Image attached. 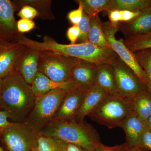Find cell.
I'll return each mask as SVG.
<instances>
[{
	"instance_id": "obj_20",
	"label": "cell",
	"mask_w": 151,
	"mask_h": 151,
	"mask_svg": "<svg viewBox=\"0 0 151 151\" xmlns=\"http://www.w3.org/2000/svg\"><path fill=\"white\" fill-rule=\"evenodd\" d=\"M16 12L23 6H31L37 11L39 17L44 20H52L55 16L51 9V0H14L12 1Z\"/></svg>"
},
{
	"instance_id": "obj_44",
	"label": "cell",
	"mask_w": 151,
	"mask_h": 151,
	"mask_svg": "<svg viewBox=\"0 0 151 151\" xmlns=\"http://www.w3.org/2000/svg\"><path fill=\"white\" fill-rule=\"evenodd\" d=\"M32 151H38L37 150V149L36 148H34L33 149V150H32Z\"/></svg>"
},
{
	"instance_id": "obj_32",
	"label": "cell",
	"mask_w": 151,
	"mask_h": 151,
	"mask_svg": "<svg viewBox=\"0 0 151 151\" xmlns=\"http://www.w3.org/2000/svg\"><path fill=\"white\" fill-rule=\"evenodd\" d=\"M35 23L31 20L21 19L17 22V28L20 33L29 32L36 28Z\"/></svg>"
},
{
	"instance_id": "obj_14",
	"label": "cell",
	"mask_w": 151,
	"mask_h": 151,
	"mask_svg": "<svg viewBox=\"0 0 151 151\" xmlns=\"http://www.w3.org/2000/svg\"><path fill=\"white\" fill-rule=\"evenodd\" d=\"M119 31L125 37L151 32V8L142 11L141 14L129 22H121Z\"/></svg>"
},
{
	"instance_id": "obj_35",
	"label": "cell",
	"mask_w": 151,
	"mask_h": 151,
	"mask_svg": "<svg viewBox=\"0 0 151 151\" xmlns=\"http://www.w3.org/2000/svg\"><path fill=\"white\" fill-rule=\"evenodd\" d=\"M97 151H129V149L126 143L113 147L106 146L101 143L97 148Z\"/></svg>"
},
{
	"instance_id": "obj_31",
	"label": "cell",
	"mask_w": 151,
	"mask_h": 151,
	"mask_svg": "<svg viewBox=\"0 0 151 151\" xmlns=\"http://www.w3.org/2000/svg\"><path fill=\"white\" fill-rule=\"evenodd\" d=\"M17 16L21 19H27L33 20L39 14L35 9L31 6L26 5L22 6L19 10Z\"/></svg>"
},
{
	"instance_id": "obj_21",
	"label": "cell",
	"mask_w": 151,
	"mask_h": 151,
	"mask_svg": "<svg viewBox=\"0 0 151 151\" xmlns=\"http://www.w3.org/2000/svg\"><path fill=\"white\" fill-rule=\"evenodd\" d=\"M131 109L143 122L151 115V93L147 88L131 100Z\"/></svg>"
},
{
	"instance_id": "obj_4",
	"label": "cell",
	"mask_w": 151,
	"mask_h": 151,
	"mask_svg": "<svg viewBox=\"0 0 151 151\" xmlns=\"http://www.w3.org/2000/svg\"><path fill=\"white\" fill-rule=\"evenodd\" d=\"M67 90L55 89L36 96L32 110L24 122L40 133L53 120Z\"/></svg>"
},
{
	"instance_id": "obj_41",
	"label": "cell",
	"mask_w": 151,
	"mask_h": 151,
	"mask_svg": "<svg viewBox=\"0 0 151 151\" xmlns=\"http://www.w3.org/2000/svg\"><path fill=\"white\" fill-rule=\"evenodd\" d=\"M129 151H142V150L138 147H135L128 148Z\"/></svg>"
},
{
	"instance_id": "obj_1",
	"label": "cell",
	"mask_w": 151,
	"mask_h": 151,
	"mask_svg": "<svg viewBox=\"0 0 151 151\" xmlns=\"http://www.w3.org/2000/svg\"><path fill=\"white\" fill-rule=\"evenodd\" d=\"M19 43L39 52H48L70 57L93 63L97 66L112 65L118 55L112 50L102 48L89 42L75 44H63L48 35L38 42L22 36Z\"/></svg>"
},
{
	"instance_id": "obj_17",
	"label": "cell",
	"mask_w": 151,
	"mask_h": 151,
	"mask_svg": "<svg viewBox=\"0 0 151 151\" xmlns=\"http://www.w3.org/2000/svg\"><path fill=\"white\" fill-rule=\"evenodd\" d=\"M145 126V122L131 109L120 127L126 134V144L128 148L138 147L140 137Z\"/></svg>"
},
{
	"instance_id": "obj_39",
	"label": "cell",
	"mask_w": 151,
	"mask_h": 151,
	"mask_svg": "<svg viewBox=\"0 0 151 151\" xmlns=\"http://www.w3.org/2000/svg\"><path fill=\"white\" fill-rule=\"evenodd\" d=\"M3 79L0 78V110H3L1 101V91L2 87Z\"/></svg>"
},
{
	"instance_id": "obj_19",
	"label": "cell",
	"mask_w": 151,
	"mask_h": 151,
	"mask_svg": "<svg viewBox=\"0 0 151 151\" xmlns=\"http://www.w3.org/2000/svg\"><path fill=\"white\" fill-rule=\"evenodd\" d=\"M95 84L109 95L119 94L112 65L105 64L97 66Z\"/></svg>"
},
{
	"instance_id": "obj_2",
	"label": "cell",
	"mask_w": 151,
	"mask_h": 151,
	"mask_svg": "<svg viewBox=\"0 0 151 151\" xmlns=\"http://www.w3.org/2000/svg\"><path fill=\"white\" fill-rule=\"evenodd\" d=\"M35 98L31 86L15 69L3 78L2 109L13 122L25 121L32 110Z\"/></svg>"
},
{
	"instance_id": "obj_34",
	"label": "cell",
	"mask_w": 151,
	"mask_h": 151,
	"mask_svg": "<svg viewBox=\"0 0 151 151\" xmlns=\"http://www.w3.org/2000/svg\"><path fill=\"white\" fill-rule=\"evenodd\" d=\"M109 22L113 24H119L122 21V11L113 10L107 12Z\"/></svg>"
},
{
	"instance_id": "obj_22",
	"label": "cell",
	"mask_w": 151,
	"mask_h": 151,
	"mask_svg": "<svg viewBox=\"0 0 151 151\" xmlns=\"http://www.w3.org/2000/svg\"><path fill=\"white\" fill-rule=\"evenodd\" d=\"M90 24L88 42L102 48L111 50V45L103 32L102 22L98 14L90 18Z\"/></svg>"
},
{
	"instance_id": "obj_26",
	"label": "cell",
	"mask_w": 151,
	"mask_h": 151,
	"mask_svg": "<svg viewBox=\"0 0 151 151\" xmlns=\"http://www.w3.org/2000/svg\"><path fill=\"white\" fill-rule=\"evenodd\" d=\"M146 79V85L151 93V49L142 50L134 52Z\"/></svg>"
},
{
	"instance_id": "obj_12",
	"label": "cell",
	"mask_w": 151,
	"mask_h": 151,
	"mask_svg": "<svg viewBox=\"0 0 151 151\" xmlns=\"http://www.w3.org/2000/svg\"><path fill=\"white\" fill-rule=\"evenodd\" d=\"M85 93V92L75 88L68 89L53 120L75 119L81 107Z\"/></svg>"
},
{
	"instance_id": "obj_18",
	"label": "cell",
	"mask_w": 151,
	"mask_h": 151,
	"mask_svg": "<svg viewBox=\"0 0 151 151\" xmlns=\"http://www.w3.org/2000/svg\"><path fill=\"white\" fill-rule=\"evenodd\" d=\"M31 86L35 97L46 94L47 92L55 89L68 90L73 88L70 82H56L39 71L35 75Z\"/></svg>"
},
{
	"instance_id": "obj_8",
	"label": "cell",
	"mask_w": 151,
	"mask_h": 151,
	"mask_svg": "<svg viewBox=\"0 0 151 151\" xmlns=\"http://www.w3.org/2000/svg\"><path fill=\"white\" fill-rule=\"evenodd\" d=\"M118 94L132 100L147 87L118 56L112 64Z\"/></svg>"
},
{
	"instance_id": "obj_10",
	"label": "cell",
	"mask_w": 151,
	"mask_h": 151,
	"mask_svg": "<svg viewBox=\"0 0 151 151\" xmlns=\"http://www.w3.org/2000/svg\"><path fill=\"white\" fill-rule=\"evenodd\" d=\"M12 1L0 0V39L9 43L19 42L22 34L19 32Z\"/></svg>"
},
{
	"instance_id": "obj_11",
	"label": "cell",
	"mask_w": 151,
	"mask_h": 151,
	"mask_svg": "<svg viewBox=\"0 0 151 151\" xmlns=\"http://www.w3.org/2000/svg\"><path fill=\"white\" fill-rule=\"evenodd\" d=\"M97 66L81 60L73 67L69 82L73 88L86 92L95 85Z\"/></svg>"
},
{
	"instance_id": "obj_15",
	"label": "cell",
	"mask_w": 151,
	"mask_h": 151,
	"mask_svg": "<svg viewBox=\"0 0 151 151\" xmlns=\"http://www.w3.org/2000/svg\"><path fill=\"white\" fill-rule=\"evenodd\" d=\"M109 95L97 85L85 92L83 101L75 120L77 122L84 121Z\"/></svg>"
},
{
	"instance_id": "obj_9",
	"label": "cell",
	"mask_w": 151,
	"mask_h": 151,
	"mask_svg": "<svg viewBox=\"0 0 151 151\" xmlns=\"http://www.w3.org/2000/svg\"><path fill=\"white\" fill-rule=\"evenodd\" d=\"M119 25L112 24L109 22H102V28L105 37L111 45V50L133 70L140 80L146 85L145 73L140 66L134 53L124 44V40H117L115 37L116 32L119 31Z\"/></svg>"
},
{
	"instance_id": "obj_5",
	"label": "cell",
	"mask_w": 151,
	"mask_h": 151,
	"mask_svg": "<svg viewBox=\"0 0 151 151\" xmlns=\"http://www.w3.org/2000/svg\"><path fill=\"white\" fill-rule=\"evenodd\" d=\"M131 102L119 94L109 95L88 117L109 129L120 127L131 110Z\"/></svg>"
},
{
	"instance_id": "obj_13",
	"label": "cell",
	"mask_w": 151,
	"mask_h": 151,
	"mask_svg": "<svg viewBox=\"0 0 151 151\" xmlns=\"http://www.w3.org/2000/svg\"><path fill=\"white\" fill-rule=\"evenodd\" d=\"M40 52L26 47L17 60L14 69L16 70L27 84L31 85L38 72Z\"/></svg>"
},
{
	"instance_id": "obj_45",
	"label": "cell",
	"mask_w": 151,
	"mask_h": 151,
	"mask_svg": "<svg viewBox=\"0 0 151 151\" xmlns=\"http://www.w3.org/2000/svg\"><path fill=\"white\" fill-rule=\"evenodd\" d=\"M141 150H142V151H149L147 150H144V149H141Z\"/></svg>"
},
{
	"instance_id": "obj_43",
	"label": "cell",
	"mask_w": 151,
	"mask_h": 151,
	"mask_svg": "<svg viewBox=\"0 0 151 151\" xmlns=\"http://www.w3.org/2000/svg\"><path fill=\"white\" fill-rule=\"evenodd\" d=\"M0 151H6L4 150L2 146L1 145V142H0Z\"/></svg>"
},
{
	"instance_id": "obj_28",
	"label": "cell",
	"mask_w": 151,
	"mask_h": 151,
	"mask_svg": "<svg viewBox=\"0 0 151 151\" xmlns=\"http://www.w3.org/2000/svg\"><path fill=\"white\" fill-rule=\"evenodd\" d=\"M90 17L84 12L81 21L77 25L80 32L78 39L79 43L88 42V35L90 27Z\"/></svg>"
},
{
	"instance_id": "obj_24",
	"label": "cell",
	"mask_w": 151,
	"mask_h": 151,
	"mask_svg": "<svg viewBox=\"0 0 151 151\" xmlns=\"http://www.w3.org/2000/svg\"><path fill=\"white\" fill-rule=\"evenodd\" d=\"M84 9V12L90 18L103 11H111L112 0H79Z\"/></svg>"
},
{
	"instance_id": "obj_33",
	"label": "cell",
	"mask_w": 151,
	"mask_h": 151,
	"mask_svg": "<svg viewBox=\"0 0 151 151\" xmlns=\"http://www.w3.org/2000/svg\"><path fill=\"white\" fill-rule=\"evenodd\" d=\"M80 32L78 26L72 25L68 28L66 32V36L68 40L70 41V44H75L78 40Z\"/></svg>"
},
{
	"instance_id": "obj_6",
	"label": "cell",
	"mask_w": 151,
	"mask_h": 151,
	"mask_svg": "<svg viewBox=\"0 0 151 151\" xmlns=\"http://www.w3.org/2000/svg\"><path fill=\"white\" fill-rule=\"evenodd\" d=\"M39 133L26 122H11L0 131V142L7 151H32Z\"/></svg>"
},
{
	"instance_id": "obj_16",
	"label": "cell",
	"mask_w": 151,
	"mask_h": 151,
	"mask_svg": "<svg viewBox=\"0 0 151 151\" xmlns=\"http://www.w3.org/2000/svg\"><path fill=\"white\" fill-rule=\"evenodd\" d=\"M25 48L19 42L0 46V78H5L13 70L17 60Z\"/></svg>"
},
{
	"instance_id": "obj_27",
	"label": "cell",
	"mask_w": 151,
	"mask_h": 151,
	"mask_svg": "<svg viewBox=\"0 0 151 151\" xmlns=\"http://www.w3.org/2000/svg\"><path fill=\"white\" fill-rule=\"evenodd\" d=\"M36 148L38 151H61L58 139L39 133Z\"/></svg>"
},
{
	"instance_id": "obj_7",
	"label": "cell",
	"mask_w": 151,
	"mask_h": 151,
	"mask_svg": "<svg viewBox=\"0 0 151 151\" xmlns=\"http://www.w3.org/2000/svg\"><path fill=\"white\" fill-rule=\"evenodd\" d=\"M39 52L38 71L58 82H69L72 69L81 60L53 52Z\"/></svg>"
},
{
	"instance_id": "obj_38",
	"label": "cell",
	"mask_w": 151,
	"mask_h": 151,
	"mask_svg": "<svg viewBox=\"0 0 151 151\" xmlns=\"http://www.w3.org/2000/svg\"><path fill=\"white\" fill-rule=\"evenodd\" d=\"M11 122L6 112L3 110H0V131L10 124Z\"/></svg>"
},
{
	"instance_id": "obj_25",
	"label": "cell",
	"mask_w": 151,
	"mask_h": 151,
	"mask_svg": "<svg viewBox=\"0 0 151 151\" xmlns=\"http://www.w3.org/2000/svg\"><path fill=\"white\" fill-rule=\"evenodd\" d=\"M124 44L132 52L151 49V32L125 37Z\"/></svg>"
},
{
	"instance_id": "obj_23",
	"label": "cell",
	"mask_w": 151,
	"mask_h": 151,
	"mask_svg": "<svg viewBox=\"0 0 151 151\" xmlns=\"http://www.w3.org/2000/svg\"><path fill=\"white\" fill-rule=\"evenodd\" d=\"M151 0H112L111 10L142 12L150 7Z\"/></svg>"
},
{
	"instance_id": "obj_30",
	"label": "cell",
	"mask_w": 151,
	"mask_h": 151,
	"mask_svg": "<svg viewBox=\"0 0 151 151\" xmlns=\"http://www.w3.org/2000/svg\"><path fill=\"white\" fill-rule=\"evenodd\" d=\"M78 3V7L76 9L70 11L67 14V18L70 23L73 25H78V23L81 21L84 9L79 0L75 1Z\"/></svg>"
},
{
	"instance_id": "obj_42",
	"label": "cell",
	"mask_w": 151,
	"mask_h": 151,
	"mask_svg": "<svg viewBox=\"0 0 151 151\" xmlns=\"http://www.w3.org/2000/svg\"><path fill=\"white\" fill-rule=\"evenodd\" d=\"M10 44L12 43H8L0 39V46H6V45H9Z\"/></svg>"
},
{
	"instance_id": "obj_40",
	"label": "cell",
	"mask_w": 151,
	"mask_h": 151,
	"mask_svg": "<svg viewBox=\"0 0 151 151\" xmlns=\"http://www.w3.org/2000/svg\"><path fill=\"white\" fill-rule=\"evenodd\" d=\"M145 124L151 130V115L145 122Z\"/></svg>"
},
{
	"instance_id": "obj_36",
	"label": "cell",
	"mask_w": 151,
	"mask_h": 151,
	"mask_svg": "<svg viewBox=\"0 0 151 151\" xmlns=\"http://www.w3.org/2000/svg\"><path fill=\"white\" fill-rule=\"evenodd\" d=\"M122 11V22H129L134 19L141 14V12H132L128 10Z\"/></svg>"
},
{
	"instance_id": "obj_29",
	"label": "cell",
	"mask_w": 151,
	"mask_h": 151,
	"mask_svg": "<svg viewBox=\"0 0 151 151\" xmlns=\"http://www.w3.org/2000/svg\"><path fill=\"white\" fill-rule=\"evenodd\" d=\"M138 147L151 151V130L146 125L140 137Z\"/></svg>"
},
{
	"instance_id": "obj_37",
	"label": "cell",
	"mask_w": 151,
	"mask_h": 151,
	"mask_svg": "<svg viewBox=\"0 0 151 151\" xmlns=\"http://www.w3.org/2000/svg\"><path fill=\"white\" fill-rule=\"evenodd\" d=\"M60 142L61 151H88L78 146L63 142L59 139Z\"/></svg>"
},
{
	"instance_id": "obj_3",
	"label": "cell",
	"mask_w": 151,
	"mask_h": 151,
	"mask_svg": "<svg viewBox=\"0 0 151 151\" xmlns=\"http://www.w3.org/2000/svg\"><path fill=\"white\" fill-rule=\"evenodd\" d=\"M40 133L88 151H97L101 143L98 132L91 124L84 121L53 120Z\"/></svg>"
}]
</instances>
